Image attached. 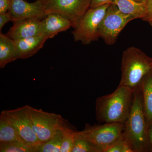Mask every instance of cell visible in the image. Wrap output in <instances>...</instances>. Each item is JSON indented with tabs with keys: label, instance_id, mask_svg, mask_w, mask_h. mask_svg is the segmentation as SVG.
<instances>
[{
	"label": "cell",
	"instance_id": "cell-20",
	"mask_svg": "<svg viewBox=\"0 0 152 152\" xmlns=\"http://www.w3.org/2000/svg\"><path fill=\"white\" fill-rule=\"evenodd\" d=\"M72 152H102V151L88 141L75 137Z\"/></svg>",
	"mask_w": 152,
	"mask_h": 152
},
{
	"label": "cell",
	"instance_id": "cell-7",
	"mask_svg": "<svg viewBox=\"0 0 152 152\" xmlns=\"http://www.w3.org/2000/svg\"><path fill=\"white\" fill-rule=\"evenodd\" d=\"M46 15L54 13L69 20L75 28L91 7V0H38Z\"/></svg>",
	"mask_w": 152,
	"mask_h": 152
},
{
	"label": "cell",
	"instance_id": "cell-4",
	"mask_svg": "<svg viewBox=\"0 0 152 152\" xmlns=\"http://www.w3.org/2000/svg\"><path fill=\"white\" fill-rule=\"evenodd\" d=\"M124 123H106L102 125L86 124L83 130L74 132L75 137L86 140L104 152L122 137Z\"/></svg>",
	"mask_w": 152,
	"mask_h": 152
},
{
	"label": "cell",
	"instance_id": "cell-26",
	"mask_svg": "<svg viewBox=\"0 0 152 152\" xmlns=\"http://www.w3.org/2000/svg\"><path fill=\"white\" fill-rule=\"evenodd\" d=\"M113 1L114 0H91L90 8H94L107 4H112Z\"/></svg>",
	"mask_w": 152,
	"mask_h": 152
},
{
	"label": "cell",
	"instance_id": "cell-17",
	"mask_svg": "<svg viewBox=\"0 0 152 152\" xmlns=\"http://www.w3.org/2000/svg\"><path fill=\"white\" fill-rule=\"evenodd\" d=\"M15 141H20L16 131L5 114L2 111L0 115V142Z\"/></svg>",
	"mask_w": 152,
	"mask_h": 152
},
{
	"label": "cell",
	"instance_id": "cell-13",
	"mask_svg": "<svg viewBox=\"0 0 152 152\" xmlns=\"http://www.w3.org/2000/svg\"><path fill=\"white\" fill-rule=\"evenodd\" d=\"M48 38L42 35L14 40L18 59H26L35 54L43 47Z\"/></svg>",
	"mask_w": 152,
	"mask_h": 152
},
{
	"label": "cell",
	"instance_id": "cell-3",
	"mask_svg": "<svg viewBox=\"0 0 152 152\" xmlns=\"http://www.w3.org/2000/svg\"><path fill=\"white\" fill-rule=\"evenodd\" d=\"M119 86L135 88L145 76L152 71V58L140 49L131 47L123 53Z\"/></svg>",
	"mask_w": 152,
	"mask_h": 152
},
{
	"label": "cell",
	"instance_id": "cell-6",
	"mask_svg": "<svg viewBox=\"0 0 152 152\" xmlns=\"http://www.w3.org/2000/svg\"><path fill=\"white\" fill-rule=\"evenodd\" d=\"M110 4L90 8L86 12L72 32L76 42H81L83 45H88L98 40L100 38L99 28Z\"/></svg>",
	"mask_w": 152,
	"mask_h": 152
},
{
	"label": "cell",
	"instance_id": "cell-10",
	"mask_svg": "<svg viewBox=\"0 0 152 152\" xmlns=\"http://www.w3.org/2000/svg\"><path fill=\"white\" fill-rule=\"evenodd\" d=\"M43 18L35 17L15 21L6 35L16 40L41 35V21Z\"/></svg>",
	"mask_w": 152,
	"mask_h": 152
},
{
	"label": "cell",
	"instance_id": "cell-16",
	"mask_svg": "<svg viewBox=\"0 0 152 152\" xmlns=\"http://www.w3.org/2000/svg\"><path fill=\"white\" fill-rule=\"evenodd\" d=\"M16 48L13 40L0 33V68L18 59Z\"/></svg>",
	"mask_w": 152,
	"mask_h": 152
},
{
	"label": "cell",
	"instance_id": "cell-29",
	"mask_svg": "<svg viewBox=\"0 0 152 152\" xmlns=\"http://www.w3.org/2000/svg\"><path fill=\"white\" fill-rule=\"evenodd\" d=\"M151 152H152V150H151Z\"/></svg>",
	"mask_w": 152,
	"mask_h": 152
},
{
	"label": "cell",
	"instance_id": "cell-14",
	"mask_svg": "<svg viewBox=\"0 0 152 152\" xmlns=\"http://www.w3.org/2000/svg\"><path fill=\"white\" fill-rule=\"evenodd\" d=\"M138 88L142 107L149 128L152 125V71L145 76Z\"/></svg>",
	"mask_w": 152,
	"mask_h": 152
},
{
	"label": "cell",
	"instance_id": "cell-18",
	"mask_svg": "<svg viewBox=\"0 0 152 152\" xmlns=\"http://www.w3.org/2000/svg\"><path fill=\"white\" fill-rule=\"evenodd\" d=\"M68 126L60 129L49 140L41 144L39 146L38 152H60L65 129Z\"/></svg>",
	"mask_w": 152,
	"mask_h": 152
},
{
	"label": "cell",
	"instance_id": "cell-27",
	"mask_svg": "<svg viewBox=\"0 0 152 152\" xmlns=\"http://www.w3.org/2000/svg\"><path fill=\"white\" fill-rule=\"evenodd\" d=\"M148 135L150 145L151 148V151L152 149V125L148 128Z\"/></svg>",
	"mask_w": 152,
	"mask_h": 152
},
{
	"label": "cell",
	"instance_id": "cell-9",
	"mask_svg": "<svg viewBox=\"0 0 152 152\" xmlns=\"http://www.w3.org/2000/svg\"><path fill=\"white\" fill-rule=\"evenodd\" d=\"M2 112L15 129L21 141L31 145H40L33 130L26 105L14 110H4Z\"/></svg>",
	"mask_w": 152,
	"mask_h": 152
},
{
	"label": "cell",
	"instance_id": "cell-12",
	"mask_svg": "<svg viewBox=\"0 0 152 152\" xmlns=\"http://www.w3.org/2000/svg\"><path fill=\"white\" fill-rule=\"evenodd\" d=\"M40 26L41 34L49 39L72 27V24L69 20L61 15L51 13L42 19Z\"/></svg>",
	"mask_w": 152,
	"mask_h": 152
},
{
	"label": "cell",
	"instance_id": "cell-24",
	"mask_svg": "<svg viewBox=\"0 0 152 152\" xmlns=\"http://www.w3.org/2000/svg\"><path fill=\"white\" fill-rule=\"evenodd\" d=\"M147 12L145 16L143 19L148 22L151 26L152 25V0H147L146 2Z\"/></svg>",
	"mask_w": 152,
	"mask_h": 152
},
{
	"label": "cell",
	"instance_id": "cell-25",
	"mask_svg": "<svg viewBox=\"0 0 152 152\" xmlns=\"http://www.w3.org/2000/svg\"><path fill=\"white\" fill-rule=\"evenodd\" d=\"M12 0H0V14L4 13L10 10Z\"/></svg>",
	"mask_w": 152,
	"mask_h": 152
},
{
	"label": "cell",
	"instance_id": "cell-11",
	"mask_svg": "<svg viewBox=\"0 0 152 152\" xmlns=\"http://www.w3.org/2000/svg\"><path fill=\"white\" fill-rule=\"evenodd\" d=\"M9 11L15 21L35 17L44 18L47 15L38 0L33 3L28 2L26 0H12Z\"/></svg>",
	"mask_w": 152,
	"mask_h": 152
},
{
	"label": "cell",
	"instance_id": "cell-23",
	"mask_svg": "<svg viewBox=\"0 0 152 152\" xmlns=\"http://www.w3.org/2000/svg\"><path fill=\"white\" fill-rule=\"evenodd\" d=\"M15 21V18L10 11L4 13L0 14V31L7 23Z\"/></svg>",
	"mask_w": 152,
	"mask_h": 152
},
{
	"label": "cell",
	"instance_id": "cell-8",
	"mask_svg": "<svg viewBox=\"0 0 152 152\" xmlns=\"http://www.w3.org/2000/svg\"><path fill=\"white\" fill-rule=\"evenodd\" d=\"M133 20L130 16L122 13L115 5L110 4L100 25L99 37L107 45H113L122 31Z\"/></svg>",
	"mask_w": 152,
	"mask_h": 152
},
{
	"label": "cell",
	"instance_id": "cell-30",
	"mask_svg": "<svg viewBox=\"0 0 152 152\" xmlns=\"http://www.w3.org/2000/svg\"><path fill=\"white\" fill-rule=\"evenodd\" d=\"M151 26V27H152V26Z\"/></svg>",
	"mask_w": 152,
	"mask_h": 152
},
{
	"label": "cell",
	"instance_id": "cell-1",
	"mask_svg": "<svg viewBox=\"0 0 152 152\" xmlns=\"http://www.w3.org/2000/svg\"><path fill=\"white\" fill-rule=\"evenodd\" d=\"M134 90L119 86L110 94L99 97L96 102V120L101 123H124L130 112Z\"/></svg>",
	"mask_w": 152,
	"mask_h": 152
},
{
	"label": "cell",
	"instance_id": "cell-2",
	"mask_svg": "<svg viewBox=\"0 0 152 152\" xmlns=\"http://www.w3.org/2000/svg\"><path fill=\"white\" fill-rule=\"evenodd\" d=\"M134 90L132 105L124 123L123 135L134 152H151L148 127L142 107L138 87Z\"/></svg>",
	"mask_w": 152,
	"mask_h": 152
},
{
	"label": "cell",
	"instance_id": "cell-19",
	"mask_svg": "<svg viewBox=\"0 0 152 152\" xmlns=\"http://www.w3.org/2000/svg\"><path fill=\"white\" fill-rule=\"evenodd\" d=\"M40 145H31L20 141L0 142V152H38L39 146Z\"/></svg>",
	"mask_w": 152,
	"mask_h": 152
},
{
	"label": "cell",
	"instance_id": "cell-15",
	"mask_svg": "<svg viewBox=\"0 0 152 152\" xmlns=\"http://www.w3.org/2000/svg\"><path fill=\"white\" fill-rule=\"evenodd\" d=\"M112 4L117 6L123 14L136 19H143L146 14V3L136 0H114Z\"/></svg>",
	"mask_w": 152,
	"mask_h": 152
},
{
	"label": "cell",
	"instance_id": "cell-28",
	"mask_svg": "<svg viewBox=\"0 0 152 152\" xmlns=\"http://www.w3.org/2000/svg\"><path fill=\"white\" fill-rule=\"evenodd\" d=\"M136 1H137L138 2H140L146 3L147 0H136Z\"/></svg>",
	"mask_w": 152,
	"mask_h": 152
},
{
	"label": "cell",
	"instance_id": "cell-21",
	"mask_svg": "<svg viewBox=\"0 0 152 152\" xmlns=\"http://www.w3.org/2000/svg\"><path fill=\"white\" fill-rule=\"evenodd\" d=\"M75 131L69 126L66 128L60 152H72L75 140Z\"/></svg>",
	"mask_w": 152,
	"mask_h": 152
},
{
	"label": "cell",
	"instance_id": "cell-22",
	"mask_svg": "<svg viewBox=\"0 0 152 152\" xmlns=\"http://www.w3.org/2000/svg\"><path fill=\"white\" fill-rule=\"evenodd\" d=\"M104 152H134L130 145L126 140L124 135L111 146Z\"/></svg>",
	"mask_w": 152,
	"mask_h": 152
},
{
	"label": "cell",
	"instance_id": "cell-5",
	"mask_svg": "<svg viewBox=\"0 0 152 152\" xmlns=\"http://www.w3.org/2000/svg\"><path fill=\"white\" fill-rule=\"evenodd\" d=\"M28 113L32 126L41 144L49 140L57 131L68 126L61 115L45 112L28 105Z\"/></svg>",
	"mask_w": 152,
	"mask_h": 152
}]
</instances>
